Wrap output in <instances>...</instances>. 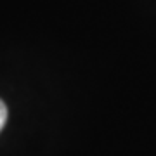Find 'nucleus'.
Here are the masks:
<instances>
[{
  "instance_id": "obj_1",
  "label": "nucleus",
  "mask_w": 156,
  "mask_h": 156,
  "mask_svg": "<svg viewBox=\"0 0 156 156\" xmlns=\"http://www.w3.org/2000/svg\"><path fill=\"white\" fill-rule=\"evenodd\" d=\"M5 120H7V106L4 104V101L0 99V132L5 125Z\"/></svg>"
}]
</instances>
